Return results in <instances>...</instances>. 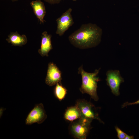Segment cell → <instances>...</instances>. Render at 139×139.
Segmentation results:
<instances>
[{
  "mask_svg": "<svg viewBox=\"0 0 139 139\" xmlns=\"http://www.w3.org/2000/svg\"><path fill=\"white\" fill-rule=\"evenodd\" d=\"M102 33L100 27L95 24L89 23L82 24L70 35L68 38L75 47L87 49L95 47L100 43Z\"/></svg>",
  "mask_w": 139,
  "mask_h": 139,
  "instance_id": "cell-1",
  "label": "cell"
},
{
  "mask_svg": "<svg viewBox=\"0 0 139 139\" xmlns=\"http://www.w3.org/2000/svg\"><path fill=\"white\" fill-rule=\"evenodd\" d=\"M100 69L95 70L93 73H89L83 69L82 65L78 68V73L81 74L82 79V84L80 88V92L83 94H89L95 101L98 99L97 89L98 82L100 79L97 76Z\"/></svg>",
  "mask_w": 139,
  "mask_h": 139,
  "instance_id": "cell-2",
  "label": "cell"
},
{
  "mask_svg": "<svg viewBox=\"0 0 139 139\" xmlns=\"http://www.w3.org/2000/svg\"><path fill=\"white\" fill-rule=\"evenodd\" d=\"M91 121L81 117L77 120L72 122L70 130L74 137L80 139H86L90 129Z\"/></svg>",
  "mask_w": 139,
  "mask_h": 139,
  "instance_id": "cell-3",
  "label": "cell"
},
{
  "mask_svg": "<svg viewBox=\"0 0 139 139\" xmlns=\"http://www.w3.org/2000/svg\"><path fill=\"white\" fill-rule=\"evenodd\" d=\"M47 118V115L43 104L40 103L36 105L28 114L25 121V124L31 125L37 123H42Z\"/></svg>",
  "mask_w": 139,
  "mask_h": 139,
  "instance_id": "cell-4",
  "label": "cell"
},
{
  "mask_svg": "<svg viewBox=\"0 0 139 139\" xmlns=\"http://www.w3.org/2000/svg\"><path fill=\"white\" fill-rule=\"evenodd\" d=\"M72 11L71 8H69L56 20L57 26L56 33L59 36L63 35L74 23L71 14Z\"/></svg>",
  "mask_w": 139,
  "mask_h": 139,
  "instance_id": "cell-5",
  "label": "cell"
},
{
  "mask_svg": "<svg viewBox=\"0 0 139 139\" xmlns=\"http://www.w3.org/2000/svg\"><path fill=\"white\" fill-rule=\"evenodd\" d=\"M107 84L110 88L112 92L116 96L118 95L120 84L124 82V79L121 76L118 70H109L106 74Z\"/></svg>",
  "mask_w": 139,
  "mask_h": 139,
  "instance_id": "cell-6",
  "label": "cell"
},
{
  "mask_svg": "<svg viewBox=\"0 0 139 139\" xmlns=\"http://www.w3.org/2000/svg\"><path fill=\"white\" fill-rule=\"evenodd\" d=\"M76 105L79 109L81 116L91 121L93 119H97L101 121L96 111L94 106L91 103L84 99L78 100Z\"/></svg>",
  "mask_w": 139,
  "mask_h": 139,
  "instance_id": "cell-7",
  "label": "cell"
},
{
  "mask_svg": "<svg viewBox=\"0 0 139 139\" xmlns=\"http://www.w3.org/2000/svg\"><path fill=\"white\" fill-rule=\"evenodd\" d=\"M62 79L61 72L59 68L53 62H50L45 79L46 83L49 86H53L60 82Z\"/></svg>",
  "mask_w": 139,
  "mask_h": 139,
  "instance_id": "cell-8",
  "label": "cell"
},
{
  "mask_svg": "<svg viewBox=\"0 0 139 139\" xmlns=\"http://www.w3.org/2000/svg\"><path fill=\"white\" fill-rule=\"evenodd\" d=\"M52 36L48 33L46 31H44L41 36V45L38 50V52L42 56H48V53L53 49L51 42Z\"/></svg>",
  "mask_w": 139,
  "mask_h": 139,
  "instance_id": "cell-9",
  "label": "cell"
},
{
  "mask_svg": "<svg viewBox=\"0 0 139 139\" xmlns=\"http://www.w3.org/2000/svg\"><path fill=\"white\" fill-rule=\"evenodd\" d=\"M30 4L33 9L34 13L39 20L40 23L44 24L45 21L44 20L46 14L45 7L44 3L40 0L32 1Z\"/></svg>",
  "mask_w": 139,
  "mask_h": 139,
  "instance_id": "cell-10",
  "label": "cell"
},
{
  "mask_svg": "<svg viewBox=\"0 0 139 139\" xmlns=\"http://www.w3.org/2000/svg\"><path fill=\"white\" fill-rule=\"evenodd\" d=\"M6 40L8 43H11L14 46L19 47L25 45L28 41L25 35H21L16 31L11 32Z\"/></svg>",
  "mask_w": 139,
  "mask_h": 139,
  "instance_id": "cell-11",
  "label": "cell"
},
{
  "mask_svg": "<svg viewBox=\"0 0 139 139\" xmlns=\"http://www.w3.org/2000/svg\"><path fill=\"white\" fill-rule=\"evenodd\" d=\"M81 116L80 111L76 105L68 108L66 110L64 115L66 120L72 122L80 118Z\"/></svg>",
  "mask_w": 139,
  "mask_h": 139,
  "instance_id": "cell-12",
  "label": "cell"
},
{
  "mask_svg": "<svg viewBox=\"0 0 139 139\" xmlns=\"http://www.w3.org/2000/svg\"><path fill=\"white\" fill-rule=\"evenodd\" d=\"M67 91L66 88L62 86L60 82H59L56 85L54 92L56 98L60 101H61L65 98L67 93Z\"/></svg>",
  "mask_w": 139,
  "mask_h": 139,
  "instance_id": "cell-13",
  "label": "cell"
},
{
  "mask_svg": "<svg viewBox=\"0 0 139 139\" xmlns=\"http://www.w3.org/2000/svg\"><path fill=\"white\" fill-rule=\"evenodd\" d=\"M115 129L117 133V136L119 139H124L127 134L122 131L117 127H115Z\"/></svg>",
  "mask_w": 139,
  "mask_h": 139,
  "instance_id": "cell-14",
  "label": "cell"
},
{
  "mask_svg": "<svg viewBox=\"0 0 139 139\" xmlns=\"http://www.w3.org/2000/svg\"><path fill=\"white\" fill-rule=\"evenodd\" d=\"M137 104H139V100L135 102L132 103H129L127 102H125L123 105L122 107L124 108L128 106Z\"/></svg>",
  "mask_w": 139,
  "mask_h": 139,
  "instance_id": "cell-15",
  "label": "cell"
},
{
  "mask_svg": "<svg viewBox=\"0 0 139 139\" xmlns=\"http://www.w3.org/2000/svg\"><path fill=\"white\" fill-rule=\"evenodd\" d=\"M47 3L51 4H55L59 3L62 0H44Z\"/></svg>",
  "mask_w": 139,
  "mask_h": 139,
  "instance_id": "cell-16",
  "label": "cell"
},
{
  "mask_svg": "<svg viewBox=\"0 0 139 139\" xmlns=\"http://www.w3.org/2000/svg\"><path fill=\"white\" fill-rule=\"evenodd\" d=\"M134 138V137L133 136H129L126 135L125 139H133Z\"/></svg>",
  "mask_w": 139,
  "mask_h": 139,
  "instance_id": "cell-17",
  "label": "cell"
},
{
  "mask_svg": "<svg viewBox=\"0 0 139 139\" xmlns=\"http://www.w3.org/2000/svg\"><path fill=\"white\" fill-rule=\"evenodd\" d=\"M11 0L12 2H15V1H18L19 0Z\"/></svg>",
  "mask_w": 139,
  "mask_h": 139,
  "instance_id": "cell-18",
  "label": "cell"
},
{
  "mask_svg": "<svg viewBox=\"0 0 139 139\" xmlns=\"http://www.w3.org/2000/svg\"><path fill=\"white\" fill-rule=\"evenodd\" d=\"M73 1H76L77 0H72Z\"/></svg>",
  "mask_w": 139,
  "mask_h": 139,
  "instance_id": "cell-19",
  "label": "cell"
}]
</instances>
